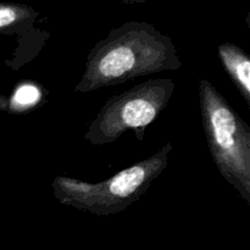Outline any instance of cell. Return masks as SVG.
Here are the masks:
<instances>
[{"label":"cell","instance_id":"obj_1","mask_svg":"<svg viewBox=\"0 0 250 250\" xmlns=\"http://www.w3.org/2000/svg\"><path fill=\"white\" fill-rule=\"evenodd\" d=\"M181 67L170 37L146 22H126L93 46L75 92L89 93Z\"/></svg>","mask_w":250,"mask_h":250},{"label":"cell","instance_id":"obj_2","mask_svg":"<svg viewBox=\"0 0 250 250\" xmlns=\"http://www.w3.org/2000/svg\"><path fill=\"white\" fill-rule=\"evenodd\" d=\"M172 144L166 143L144 160L98 183L58 176L51 183L60 204L99 216L120 214L138 202L167 167Z\"/></svg>","mask_w":250,"mask_h":250},{"label":"cell","instance_id":"obj_3","mask_svg":"<svg viewBox=\"0 0 250 250\" xmlns=\"http://www.w3.org/2000/svg\"><path fill=\"white\" fill-rule=\"evenodd\" d=\"M203 131L222 177L250 204V126L207 80H199Z\"/></svg>","mask_w":250,"mask_h":250},{"label":"cell","instance_id":"obj_4","mask_svg":"<svg viewBox=\"0 0 250 250\" xmlns=\"http://www.w3.org/2000/svg\"><path fill=\"white\" fill-rule=\"evenodd\" d=\"M175 88L170 78H155L115 94L90 122L84 139L93 146H106L134 131L143 141L146 128L167 106Z\"/></svg>","mask_w":250,"mask_h":250},{"label":"cell","instance_id":"obj_5","mask_svg":"<svg viewBox=\"0 0 250 250\" xmlns=\"http://www.w3.org/2000/svg\"><path fill=\"white\" fill-rule=\"evenodd\" d=\"M217 51L225 71L250 106V58L248 54L232 43L221 44Z\"/></svg>","mask_w":250,"mask_h":250},{"label":"cell","instance_id":"obj_6","mask_svg":"<svg viewBox=\"0 0 250 250\" xmlns=\"http://www.w3.org/2000/svg\"><path fill=\"white\" fill-rule=\"evenodd\" d=\"M39 12L28 5L0 2V33L22 34L34 28Z\"/></svg>","mask_w":250,"mask_h":250},{"label":"cell","instance_id":"obj_7","mask_svg":"<svg viewBox=\"0 0 250 250\" xmlns=\"http://www.w3.org/2000/svg\"><path fill=\"white\" fill-rule=\"evenodd\" d=\"M43 99V88L31 81H24L15 87L7 99L0 97V110L10 114H23L38 107Z\"/></svg>","mask_w":250,"mask_h":250},{"label":"cell","instance_id":"obj_8","mask_svg":"<svg viewBox=\"0 0 250 250\" xmlns=\"http://www.w3.org/2000/svg\"><path fill=\"white\" fill-rule=\"evenodd\" d=\"M125 2H128V4H139V2H144L146 0H124Z\"/></svg>","mask_w":250,"mask_h":250}]
</instances>
